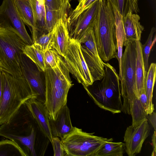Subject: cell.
<instances>
[{"mask_svg": "<svg viewBox=\"0 0 156 156\" xmlns=\"http://www.w3.org/2000/svg\"><path fill=\"white\" fill-rule=\"evenodd\" d=\"M63 57L59 55L57 65L46 68L44 72L45 86L44 104L49 119H56L61 109L67 104L69 91L73 84Z\"/></svg>", "mask_w": 156, "mask_h": 156, "instance_id": "1", "label": "cell"}, {"mask_svg": "<svg viewBox=\"0 0 156 156\" xmlns=\"http://www.w3.org/2000/svg\"><path fill=\"white\" fill-rule=\"evenodd\" d=\"M98 13L93 28L97 50L104 62L116 58L118 44L115 19L112 7L107 0H99Z\"/></svg>", "mask_w": 156, "mask_h": 156, "instance_id": "2", "label": "cell"}, {"mask_svg": "<svg viewBox=\"0 0 156 156\" xmlns=\"http://www.w3.org/2000/svg\"><path fill=\"white\" fill-rule=\"evenodd\" d=\"M1 71L2 93L0 102V125L8 122L27 100L34 98L30 85L22 76L16 77Z\"/></svg>", "mask_w": 156, "mask_h": 156, "instance_id": "3", "label": "cell"}, {"mask_svg": "<svg viewBox=\"0 0 156 156\" xmlns=\"http://www.w3.org/2000/svg\"><path fill=\"white\" fill-rule=\"evenodd\" d=\"M104 64V76L100 82L84 87L99 108L113 114L119 113L122 112V105L119 76L110 64Z\"/></svg>", "mask_w": 156, "mask_h": 156, "instance_id": "4", "label": "cell"}, {"mask_svg": "<svg viewBox=\"0 0 156 156\" xmlns=\"http://www.w3.org/2000/svg\"><path fill=\"white\" fill-rule=\"evenodd\" d=\"M26 44L13 27L0 26V70L15 77L22 76L21 63Z\"/></svg>", "mask_w": 156, "mask_h": 156, "instance_id": "5", "label": "cell"}, {"mask_svg": "<svg viewBox=\"0 0 156 156\" xmlns=\"http://www.w3.org/2000/svg\"><path fill=\"white\" fill-rule=\"evenodd\" d=\"M121 59L120 80L121 96L123 98L121 111L131 114L134 99L137 97L136 65V41L127 43Z\"/></svg>", "mask_w": 156, "mask_h": 156, "instance_id": "6", "label": "cell"}, {"mask_svg": "<svg viewBox=\"0 0 156 156\" xmlns=\"http://www.w3.org/2000/svg\"><path fill=\"white\" fill-rule=\"evenodd\" d=\"M76 127L68 134L61 139L67 156H94L99 148L110 140L94 135Z\"/></svg>", "mask_w": 156, "mask_h": 156, "instance_id": "7", "label": "cell"}, {"mask_svg": "<svg viewBox=\"0 0 156 156\" xmlns=\"http://www.w3.org/2000/svg\"><path fill=\"white\" fill-rule=\"evenodd\" d=\"M64 60L68 70L84 87L93 84L94 82L83 55L80 42L69 38Z\"/></svg>", "mask_w": 156, "mask_h": 156, "instance_id": "8", "label": "cell"}, {"mask_svg": "<svg viewBox=\"0 0 156 156\" xmlns=\"http://www.w3.org/2000/svg\"><path fill=\"white\" fill-rule=\"evenodd\" d=\"M79 42L94 82L101 80L104 76V62L97 50L93 27L87 30Z\"/></svg>", "mask_w": 156, "mask_h": 156, "instance_id": "9", "label": "cell"}, {"mask_svg": "<svg viewBox=\"0 0 156 156\" xmlns=\"http://www.w3.org/2000/svg\"><path fill=\"white\" fill-rule=\"evenodd\" d=\"M21 69L22 76L32 89L34 98L44 103L45 100V86L44 72L23 53L22 55Z\"/></svg>", "mask_w": 156, "mask_h": 156, "instance_id": "10", "label": "cell"}, {"mask_svg": "<svg viewBox=\"0 0 156 156\" xmlns=\"http://www.w3.org/2000/svg\"><path fill=\"white\" fill-rule=\"evenodd\" d=\"M112 8L116 24L120 27L122 31L123 46L128 42L140 41L144 27L140 22L139 15L129 11L122 17L115 8Z\"/></svg>", "mask_w": 156, "mask_h": 156, "instance_id": "11", "label": "cell"}, {"mask_svg": "<svg viewBox=\"0 0 156 156\" xmlns=\"http://www.w3.org/2000/svg\"><path fill=\"white\" fill-rule=\"evenodd\" d=\"M150 134L147 119H144L136 127H128L124 133L125 151L129 156H135L141 152L143 144Z\"/></svg>", "mask_w": 156, "mask_h": 156, "instance_id": "12", "label": "cell"}, {"mask_svg": "<svg viewBox=\"0 0 156 156\" xmlns=\"http://www.w3.org/2000/svg\"><path fill=\"white\" fill-rule=\"evenodd\" d=\"M99 0H97L88 9L81 13L67 28L70 37L79 41L87 30L93 27L99 8Z\"/></svg>", "mask_w": 156, "mask_h": 156, "instance_id": "13", "label": "cell"}, {"mask_svg": "<svg viewBox=\"0 0 156 156\" xmlns=\"http://www.w3.org/2000/svg\"><path fill=\"white\" fill-rule=\"evenodd\" d=\"M25 104L41 132L51 143L53 136L49 121V114L44 103L31 99L27 100Z\"/></svg>", "mask_w": 156, "mask_h": 156, "instance_id": "14", "label": "cell"}, {"mask_svg": "<svg viewBox=\"0 0 156 156\" xmlns=\"http://www.w3.org/2000/svg\"><path fill=\"white\" fill-rule=\"evenodd\" d=\"M51 133L53 136L62 139L73 130L69 109L67 105L61 109L55 120L49 118Z\"/></svg>", "mask_w": 156, "mask_h": 156, "instance_id": "15", "label": "cell"}, {"mask_svg": "<svg viewBox=\"0 0 156 156\" xmlns=\"http://www.w3.org/2000/svg\"><path fill=\"white\" fill-rule=\"evenodd\" d=\"M5 12L13 27L17 31L21 38L27 44L34 43L32 39L28 34L24 23L16 10L14 0H4Z\"/></svg>", "mask_w": 156, "mask_h": 156, "instance_id": "16", "label": "cell"}, {"mask_svg": "<svg viewBox=\"0 0 156 156\" xmlns=\"http://www.w3.org/2000/svg\"><path fill=\"white\" fill-rule=\"evenodd\" d=\"M53 49L59 55L63 57L70 38L66 21L62 19L59 20L52 30Z\"/></svg>", "mask_w": 156, "mask_h": 156, "instance_id": "17", "label": "cell"}, {"mask_svg": "<svg viewBox=\"0 0 156 156\" xmlns=\"http://www.w3.org/2000/svg\"><path fill=\"white\" fill-rule=\"evenodd\" d=\"M46 29L48 33L51 32L57 22L62 19L67 21L71 9V5L68 0H63L62 5L57 10L51 9L45 5Z\"/></svg>", "mask_w": 156, "mask_h": 156, "instance_id": "18", "label": "cell"}, {"mask_svg": "<svg viewBox=\"0 0 156 156\" xmlns=\"http://www.w3.org/2000/svg\"><path fill=\"white\" fill-rule=\"evenodd\" d=\"M17 12L23 23L31 28L32 40L36 38L37 30L30 0H14Z\"/></svg>", "mask_w": 156, "mask_h": 156, "instance_id": "19", "label": "cell"}, {"mask_svg": "<svg viewBox=\"0 0 156 156\" xmlns=\"http://www.w3.org/2000/svg\"><path fill=\"white\" fill-rule=\"evenodd\" d=\"M136 42L137 53L136 65V86L137 98L139 99L140 94L145 90L147 72L145 69L143 60L142 51V44L140 41Z\"/></svg>", "mask_w": 156, "mask_h": 156, "instance_id": "20", "label": "cell"}, {"mask_svg": "<svg viewBox=\"0 0 156 156\" xmlns=\"http://www.w3.org/2000/svg\"><path fill=\"white\" fill-rule=\"evenodd\" d=\"M37 27V37L43 34H47L46 29L45 11L44 0H30Z\"/></svg>", "mask_w": 156, "mask_h": 156, "instance_id": "21", "label": "cell"}, {"mask_svg": "<svg viewBox=\"0 0 156 156\" xmlns=\"http://www.w3.org/2000/svg\"><path fill=\"white\" fill-rule=\"evenodd\" d=\"M156 78V65L152 63L147 73L145 90L147 99V107L146 111L147 115L151 114L154 109L153 103V94Z\"/></svg>", "mask_w": 156, "mask_h": 156, "instance_id": "22", "label": "cell"}, {"mask_svg": "<svg viewBox=\"0 0 156 156\" xmlns=\"http://www.w3.org/2000/svg\"><path fill=\"white\" fill-rule=\"evenodd\" d=\"M113 139L103 144L96 152L94 156H122L125 150V144L113 142Z\"/></svg>", "mask_w": 156, "mask_h": 156, "instance_id": "23", "label": "cell"}, {"mask_svg": "<svg viewBox=\"0 0 156 156\" xmlns=\"http://www.w3.org/2000/svg\"><path fill=\"white\" fill-rule=\"evenodd\" d=\"M23 52L37 65L41 71H44L46 69L44 61L45 52L38 45L34 43L27 44L23 49Z\"/></svg>", "mask_w": 156, "mask_h": 156, "instance_id": "24", "label": "cell"}, {"mask_svg": "<svg viewBox=\"0 0 156 156\" xmlns=\"http://www.w3.org/2000/svg\"><path fill=\"white\" fill-rule=\"evenodd\" d=\"M1 136L12 140L17 144L20 143L21 145L27 148L32 156H37L35 148L36 133L34 128H32L31 132L28 135L18 136L10 134H4Z\"/></svg>", "mask_w": 156, "mask_h": 156, "instance_id": "25", "label": "cell"}, {"mask_svg": "<svg viewBox=\"0 0 156 156\" xmlns=\"http://www.w3.org/2000/svg\"><path fill=\"white\" fill-rule=\"evenodd\" d=\"M123 17L129 11L138 14L140 12L139 0H107Z\"/></svg>", "mask_w": 156, "mask_h": 156, "instance_id": "26", "label": "cell"}, {"mask_svg": "<svg viewBox=\"0 0 156 156\" xmlns=\"http://www.w3.org/2000/svg\"><path fill=\"white\" fill-rule=\"evenodd\" d=\"M22 156L28 155L16 143L10 140L0 141V156Z\"/></svg>", "mask_w": 156, "mask_h": 156, "instance_id": "27", "label": "cell"}, {"mask_svg": "<svg viewBox=\"0 0 156 156\" xmlns=\"http://www.w3.org/2000/svg\"><path fill=\"white\" fill-rule=\"evenodd\" d=\"M132 118V125L134 128L138 126L147 115L139 98L136 97L133 104L131 111Z\"/></svg>", "mask_w": 156, "mask_h": 156, "instance_id": "28", "label": "cell"}, {"mask_svg": "<svg viewBox=\"0 0 156 156\" xmlns=\"http://www.w3.org/2000/svg\"><path fill=\"white\" fill-rule=\"evenodd\" d=\"M97 0H79L77 5L73 10H71L66 21L67 28L74 22L79 16L89 8Z\"/></svg>", "mask_w": 156, "mask_h": 156, "instance_id": "29", "label": "cell"}, {"mask_svg": "<svg viewBox=\"0 0 156 156\" xmlns=\"http://www.w3.org/2000/svg\"><path fill=\"white\" fill-rule=\"evenodd\" d=\"M156 29L154 27H152L149 34L147 40L144 44H142V51L145 70L147 72L149 67V59L151 51L155 41V36L153 38Z\"/></svg>", "mask_w": 156, "mask_h": 156, "instance_id": "30", "label": "cell"}, {"mask_svg": "<svg viewBox=\"0 0 156 156\" xmlns=\"http://www.w3.org/2000/svg\"><path fill=\"white\" fill-rule=\"evenodd\" d=\"M52 30L47 34H42L38 37L34 43L38 45L45 52L53 49Z\"/></svg>", "mask_w": 156, "mask_h": 156, "instance_id": "31", "label": "cell"}, {"mask_svg": "<svg viewBox=\"0 0 156 156\" xmlns=\"http://www.w3.org/2000/svg\"><path fill=\"white\" fill-rule=\"evenodd\" d=\"M58 55L57 52L54 49L45 52L44 61L46 68H53L57 65Z\"/></svg>", "mask_w": 156, "mask_h": 156, "instance_id": "32", "label": "cell"}, {"mask_svg": "<svg viewBox=\"0 0 156 156\" xmlns=\"http://www.w3.org/2000/svg\"><path fill=\"white\" fill-rule=\"evenodd\" d=\"M54 156H67L61 140L58 137L53 136L51 142Z\"/></svg>", "mask_w": 156, "mask_h": 156, "instance_id": "33", "label": "cell"}, {"mask_svg": "<svg viewBox=\"0 0 156 156\" xmlns=\"http://www.w3.org/2000/svg\"><path fill=\"white\" fill-rule=\"evenodd\" d=\"M0 26L4 27H13L8 16L5 12L4 0L0 6Z\"/></svg>", "mask_w": 156, "mask_h": 156, "instance_id": "34", "label": "cell"}, {"mask_svg": "<svg viewBox=\"0 0 156 156\" xmlns=\"http://www.w3.org/2000/svg\"><path fill=\"white\" fill-rule=\"evenodd\" d=\"M45 5L53 10L58 9L62 5L63 0H44Z\"/></svg>", "mask_w": 156, "mask_h": 156, "instance_id": "35", "label": "cell"}, {"mask_svg": "<svg viewBox=\"0 0 156 156\" xmlns=\"http://www.w3.org/2000/svg\"><path fill=\"white\" fill-rule=\"evenodd\" d=\"M139 99L146 112L147 107V99L145 90H144L140 94Z\"/></svg>", "mask_w": 156, "mask_h": 156, "instance_id": "36", "label": "cell"}, {"mask_svg": "<svg viewBox=\"0 0 156 156\" xmlns=\"http://www.w3.org/2000/svg\"><path fill=\"white\" fill-rule=\"evenodd\" d=\"M147 119L152 125L154 130H156V114L153 112L151 114L147 115Z\"/></svg>", "mask_w": 156, "mask_h": 156, "instance_id": "37", "label": "cell"}, {"mask_svg": "<svg viewBox=\"0 0 156 156\" xmlns=\"http://www.w3.org/2000/svg\"><path fill=\"white\" fill-rule=\"evenodd\" d=\"M156 131L154 130L152 136V141L153 150L152 152L151 156H155L156 155Z\"/></svg>", "mask_w": 156, "mask_h": 156, "instance_id": "38", "label": "cell"}, {"mask_svg": "<svg viewBox=\"0 0 156 156\" xmlns=\"http://www.w3.org/2000/svg\"><path fill=\"white\" fill-rule=\"evenodd\" d=\"M2 93V72L0 70V102L1 101Z\"/></svg>", "mask_w": 156, "mask_h": 156, "instance_id": "39", "label": "cell"}, {"mask_svg": "<svg viewBox=\"0 0 156 156\" xmlns=\"http://www.w3.org/2000/svg\"><path fill=\"white\" fill-rule=\"evenodd\" d=\"M69 0V2H70V1H72V0Z\"/></svg>", "mask_w": 156, "mask_h": 156, "instance_id": "40", "label": "cell"}]
</instances>
